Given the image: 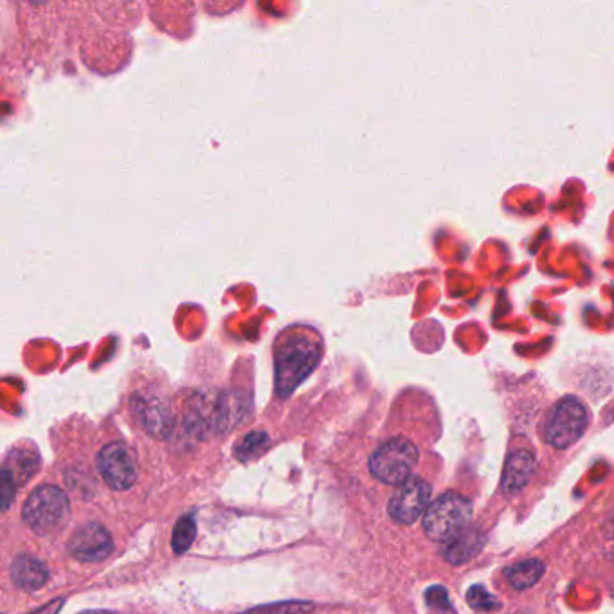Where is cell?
Listing matches in <instances>:
<instances>
[{"instance_id":"obj_5","label":"cell","mask_w":614,"mask_h":614,"mask_svg":"<svg viewBox=\"0 0 614 614\" xmlns=\"http://www.w3.org/2000/svg\"><path fill=\"white\" fill-rule=\"evenodd\" d=\"M589 413L586 405L575 397H566L556 402L548 416L547 441L555 449H567L577 443L588 427Z\"/></svg>"},{"instance_id":"obj_15","label":"cell","mask_w":614,"mask_h":614,"mask_svg":"<svg viewBox=\"0 0 614 614\" xmlns=\"http://www.w3.org/2000/svg\"><path fill=\"white\" fill-rule=\"evenodd\" d=\"M268 446V436L263 435V433H252V435L246 436L242 443L238 446L237 452L240 460H251V458L258 456L263 449Z\"/></svg>"},{"instance_id":"obj_1","label":"cell","mask_w":614,"mask_h":614,"mask_svg":"<svg viewBox=\"0 0 614 614\" xmlns=\"http://www.w3.org/2000/svg\"><path fill=\"white\" fill-rule=\"evenodd\" d=\"M273 355L276 393L287 399L317 368L323 358V337L312 326H289L276 337Z\"/></svg>"},{"instance_id":"obj_4","label":"cell","mask_w":614,"mask_h":614,"mask_svg":"<svg viewBox=\"0 0 614 614\" xmlns=\"http://www.w3.org/2000/svg\"><path fill=\"white\" fill-rule=\"evenodd\" d=\"M473 504L460 493L447 492L424 515V531L433 541H447L462 534L471 521Z\"/></svg>"},{"instance_id":"obj_8","label":"cell","mask_w":614,"mask_h":614,"mask_svg":"<svg viewBox=\"0 0 614 614\" xmlns=\"http://www.w3.org/2000/svg\"><path fill=\"white\" fill-rule=\"evenodd\" d=\"M68 553L79 562H100L111 555L114 541L100 523L79 526L68 541Z\"/></svg>"},{"instance_id":"obj_13","label":"cell","mask_w":614,"mask_h":614,"mask_svg":"<svg viewBox=\"0 0 614 614\" xmlns=\"http://www.w3.org/2000/svg\"><path fill=\"white\" fill-rule=\"evenodd\" d=\"M542 575H544V564L536 559L514 564L504 572V577L509 578V582L515 589L531 588Z\"/></svg>"},{"instance_id":"obj_12","label":"cell","mask_w":614,"mask_h":614,"mask_svg":"<svg viewBox=\"0 0 614 614\" xmlns=\"http://www.w3.org/2000/svg\"><path fill=\"white\" fill-rule=\"evenodd\" d=\"M484 544L485 537L478 531H462L447 542L443 553L451 564H462V562L473 559Z\"/></svg>"},{"instance_id":"obj_11","label":"cell","mask_w":614,"mask_h":614,"mask_svg":"<svg viewBox=\"0 0 614 614\" xmlns=\"http://www.w3.org/2000/svg\"><path fill=\"white\" fill-rule=\"evenodd\" d=\"M134 410L141 416L142 427H147L152 435H163L168 430V410L161 400L139 397L134 400Z\"/></svg>"},{"instance_id":"obj_16","label":"cell","mask_w":614,"mask_h":614,"mask_svg":"<svg viewBox=\"0 0 614 614\" xmlns=\"http://www.w3.org/2000/svg\"><path fill=\"white\" fill-rule=\"evenodd\" d=\"M467 600L474 610L496 611L501 607L498 600L493 599L492 594L481 586H474V588L468 589Z\"/></svg>"},{"instance_id":"obj_14","label":"cell","mask_w":614,"mask_h":614,"mask_svg":"<svg viewBox=\"0 0 614 614\" xmlns=\"http://www.w3.org/2000/svg\"><path fill=\"white\" fill-rule=\"evenodd\" d=\"M195 537H197V523H195L193 515H185L177 521L174 528V536H172V547L177 555L188 552L191 544H193Z\"/></svg>"},{"instance_id":"obj_6","label":"cell","mask_w":614,"mask_h":614,"mask_svg":"<svg viewBox=\"0 0 614 614\" xmlns=\"http://www.w3.org/2000/svg\"><path fill=\"white\" fill-rule=\"evenodd\" d=\"M101 478L112 490L123 492L136 484L137 468L128 447L122 441H112L98 454Z\"/></svg>"},{"instance_id":"obj_2","label":"cell","mask_w":614,"mask_h":614,"mask_svg":"<svg viewBox=\"0 0 614 614\" xmlns=\"http://www.w3.org/2000/svg\"><path fill=\"white\" fill-rule=\"evenodd\" d=\"M22 519L37 536H59L71 519L68 498L59 487L42 485L26 499L22 506Z\"/></svg>"},{"instance_id":"obj_7","label":"cell","mask_w":614,"mask_h":614,"mask_svg":"<svg viewBox=\"0 0 614 614\" xmlns=\"http://www.w3.org/2000/svg\"><path fill=\"white\" fill-rule=\"evenodd\" d=\"M429 498V484L418 476H411L389 499V515L399 525H413L424 512H427Z\"/></svg>"},{"instance_id":"obj_3","label":"cell","mask_w":614,"mask_h":614,"mask_svg":"<svg viewBox=\"0 0 614 614\" xmlns=\"http://www.w3.org/2000/svg\"><path fill=\"white\" fill-rule=\"evenodd\" d=\"M418 462V449L408 438H391L369 458L373 476L386 485L405 484Z\"/></svg>"},{"instance_id":"obj_9","label":"cell","mask_w":614,"mask_h":614,"mask_svg":"<svg viewBox=\"0 0 614 614\" xmlns=\"http://www.w3.org/2000/svg\"><path fill=\"white\" fill-rule=\"evenodd\" d=\"M11 578L16 588L24 591H38L43 588L49 578V569L46 562L33 555H18L11 564Z\"/></svg>"},{"instance_id":"obj_10","label":"cell","mask_w":614,"mask_h":614,"mask_svg":"<svg viewBox=\"0 0 614 614\" xmlns=\"http://www.w3.org/2000/svg\"><path fill=\"white\" fill-rule=\"evenodd\" d=\"M536 468V458L528 451H515L506 462L503 474V492L514 496L525 489L531 473Z\"/></svg>"}]
</instances>
